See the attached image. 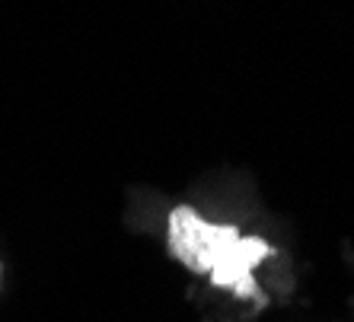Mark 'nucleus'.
<instances>
[{
  "label": "nucleus",
  "mask_w": 354,
  "mask_h": 322,
  "mask_svg": "<svg viewBox=\"0 0 354 322\" xmlns=\"http://www.w3.org/2000/svg\"><path fill=\"white\" fill-rule=\"evenodd\" d=\"M169 252L198 274H211L217 287H233L239 297H256L252 265L272 249L262 240H243L236 227L207 223L192 207L169 214Z\"/></svg>",
  "instance_id": "f257e3e1"
}]
</instances>
